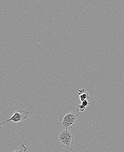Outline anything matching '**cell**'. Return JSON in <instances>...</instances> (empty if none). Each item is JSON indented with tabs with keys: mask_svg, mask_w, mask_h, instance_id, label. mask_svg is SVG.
Instances as JSON below:
<instances>
[{
	"mask_svg": "<svg viewBox=\"0 0 124 152\" xmlns=\"http://www.w3.org/2000/svg\"><path fill=\"white\" fill-rule=\"evenodd\" d=\"M78 95L81 102L85 100H88L90 99L88 92L84 88L78 90Z\"/></svg>",
	"mask_w": 124,
	"mask_h": 152,
	"instance_id": "obj_4",
	"label": "cell"
},
{
	"mask_svg": "<svg viewBox=\"0 0 124 152\" xmlns=\"http://www.w3.org/2000/svg\"><path fill=\"white\" fill-rule=\"evenodd\" d=\"M80 104H81L83 106L86 108L89 105L90 103L88 102V100H85L81 102Z\"/></svg>",
	"mask_w": 124,
	"mask_h": 152,
	"instance_id": "obj_7",
	"label": "cell"
},
{
	"mask_svg": "<svg viewBox=\"0 0 124 152\" xmlns=\"http://www.w3.org/2000/svg\"><path fill=\"white\" fill-rule=\"evenodd\" d=\"M78 115L71 112L62 116L60 119V125L63 129L68 130L72 129L78 121Z\"/></svg>",
	"mask_w": 124,
	"mask_h": 152,
	"instance_id": "obj_2",
	"label": "cell"
},
{
	"mask_svg": "<svg viewBox=\"0 0 124 152\" xmlns=\"http://www.w3.org/2000/svg\"><path fill=\"white\" fill-rule=\"evenodd\" d=\"M27 147L24 144L21 145L19 147H17L14 151L12 152H27Z\"/></svg>",
	"mask_w": 124,
	"mask_h": 152,
	"instance_id": "obj_5",
	"label": "cell"
},
{
	"mask_svg": "<svg viewBox=\"0 0 124 152\" xmlns=\"http://www.w3.org/2000/svg\"><path fill=\"white\" fill-rule=\"evenodd\" d=\"M74 138L72 132L67 130H62L58 134V141L67 151L73 150Z\"/></svg>",
	"mask_w": 124,
	"mask_h": 152,
	"instance_id": "obj_1",
	"label": "cell"
},
{
	"mask_svg": "<svg viewBox=\"0 0 124 152\" xmlns=\"http://www.w3.org/2000/svg\"><path fill=\"white\" fill-rule=\"evenodd\" d=\"M30 113L29 111H25L24 110H17L14 112L13 115L9 119L6 120L4 122L1 123L0 126L7 123L10 121H13V123H19L22 122L24 120L27 118Z\"/></svg>",
	"mask_w": 124,
	"mask_h": 152,
	"instance_id": "obj_3",
	"label": "cell"
},
{
	"mask_svg": "<svg viewBox=\"0 0 124 152\" xmlns=\"http://www.w3.org/2000/svg\"><path fill=\"white\" fill-rule=\"evenodd\" d=\"M86 108L80 104L77 105L76 107V111L77 112H80V111L83 112L86 110Z\"/></svg>",
	"mask_w": 124,
	"mask_h": 152,
	"instance_id": "obj_6",
	"label": "cell"
}]
</instances>
